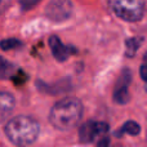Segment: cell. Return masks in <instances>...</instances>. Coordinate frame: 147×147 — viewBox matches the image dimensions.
Listing matches in <instances>:
<instances>
[{
	"label": "cell",
	"instance_id": "obj_1",
	"mask_svg": "<svg viewBox=\"0 0 147 147\" xmlns=\"http://www.w3.org/2000/svg\"><path fill=\"white\" fill-rule=\"evenodd\" d=\"M83 116V103L78 98L58 101L49 112V121L58 130H70L78 125Z\"/></svg>",
	"mask_w": 147,
	"mask_h": 147
},
{
	"label": "cell",
	"instance_id": "obj_2",
	"mask_svg": "<svg viewBox=\"0 0 147 147\" xmlns=\"http://www.w3.org/2000/svg\"><path fill=\"white\" fill-rule=\"evenodd\" d=\"M40 133V125L30 116L20 115L10 119L5 125L8 140L16 146L25 147L36 141Z\"/></svg>",
	"mask_w": 147,
	"mask_h": 147
},
{
	"label": "cell",
	"instance_id": "obj_3",
	"mask_svg": "<svg viewBox=\"0 0 147 147\" xmlns=\"http://www.w3.org/2000/svg\"><path fill=\"white\" fill-rule=\"evenodd\" d=\"M114 14L127 22H137L145 14V0H107Z\"/></svg>",
	"mask_w": 147,
	"mask_h": 147
},
{
	"label": "cell",
	"instance_id": "obj_4",
	"mask_svg": "<svg viewBox=\"0 0 147 147\" xmlns=\"http://www.w3.org/2000/svg\"><path fill=\"white\" fill-rule=\"evenodd\" d=\"M74 5L71 0H51L45 8V16L53 22H63L71 17Z\"/></svg>",
	"mask_w": 147,
	"mask_h": 147
},
{
	"label": "cell",
	"instance_id": "obj_5",
	"mask_svg": "<svg viewBox=\"0 0 147 147\" xmlns=\"http://www.w3.org/2000/svg\"><path fill=\"white\" fill-rule=\"evenodd\" d=\"M107 130H109V125L106 123L89 120L85 124L81 125L79 137H80V141L83 143H92L98 137H102V136L106 134Z\"/></svg>",
	"mask_w": 147,
	"mask_h": 147
},
{
	"label": "cell",
	"instance_id": "obj_6",
	"mask_svg": "<svg viewBox=\"0 0 147 147\" xmlns=\"http://www.w3.org/2000/svg\"><path fill=\"white\" fill-rule=\"evenodd\" d=\"M130 71L128 69H125L123 71L121 76L119 79V83H117L116 88L114 92V101L119 105H125L129 99V90H128V86L130 83Z\"/></svg>",
	"mask_w": 147,
	"mask_h": 147
},
{
	"label": "cell",
	"instance_id": "obj_7",
	"mask_svg": "<svg viewBox=\"0 0 147 147\" xmlns=\"http://www.w3.org/2000/svg\"><path fill=\"white\" fill-rule=\"evenodd\" d=\"M14 97L8 92H0V124L12 115L14 110Z\"/></svg>",
	"mask_w": 147,
	"mask_h": 147
},
{
	"label": "cell",
	"instance_id": "obj_8",
	"mask_svg": "<svg viewBox=\"0 0 147 147\" xmlns=\"http://www.w3.org/2000/svg\"><path fill=\"white\" fill-rule=\"evenodd\" d=\"M49 45H51L53 56L56 57V59L59 62L66 61V59L69 58L70 53H71V51L61 43L58 36H52V38L49 39Z\"/></svg>",
	"mask_w": 147,
	"mask_h": 147
},
{
	"label": "cell",
	"instance_id": "obj_9",
	"mask_svg": "<svg viewBox=\"0 0 147 147\" xmlns=\"http://www.w3.org/2000/svg\"><path fill=\"white\" fill-rule=\"evenodd\" d=\"M141 132V127L137 124L136 121H127L124 125L121 127V129L119 130L117 136H121V134H130V136H138Z\"/></svg>",
	"mask_w": 147,
	"mask_h": 147
},
{
	"label": "cell",
	"instance_id": "obj_10",
	"mask_svg": "<svg viewBox=\"0 0 147 147\" xmlns=\"http://www.w3.org/2000/svg\"><path fill=\"white\" fill-rule=\"evenodd\" d=\"M14 66L10 62H8L5 58L0 57V79H7L12 76L13 71H14Z\"/></svg>",
	"mask_w": 147,
	"mask_h": 147
},
{
	"label": "cell",
	"instance_id": "obj_11",
	"mask_svg": "<svg viewBox=\"0 0 147 147\" xmlns=\"http://www.w3.org/2000/svg\"><path fill=\"white\" fill-rule=\"evenodd\" d=\"M143 43V40L142 39H140V38H132V39H129V40L125 43V45H127V54L129 57H133L136 54V52L138 51V48L141 47V44Z\"/></svg>",
	"mask_w": 147,
	"mask_h": 147
},
{
	"label": "cell",
	"instance_id": "obj_12",
	"mask_svg": "<svg viewBox=\"0 0 147 147\" xmlns=\"http://www.w3.org/2000/svg\"><path fill=\"white\" fill-rule=\"evenodd\" d=\"M22 47V43H21L18 39H4V40L0 41V48L3 51H12V49H17Z\"/></svg>",
	"mask_w": 147,
	"mask_h": 147
},
{
	"label": "cell",
	"instance_id": "obj_13",
	"mask_svg": "<svg viewBox=\"0 0 147 147\" xmlns=\"http://www.w3.org/2000/svg\"><path fill=\"white\" fill-rule=\"evenodd\" d=\"M41 0H20V5L23 10H28L36 4H39Z\"/></svg>",
	"mask_w": 147,
	"mask_h": 147
},
{
	"label": "cell",
	"instance_id": "obj_14",
	"mask_svg": "<svg viewBox=\"0 0 147 147\" xmlns=\"http://www.w3.org/2000/svg\"><path fill=\"white\" fill-rule=\"evenodd\" d=\"M10 5V0H0V16H3Z\"/></svg>",
	"mask_w": 147,
	"mask_h": 147
},
{
	"label": "cell",
	"instance_id": "obj_15",
	"mask_svg": "<svg viewBox=\"0 0 147 147\" xmlns=\"http://www.w3.org/2000/svg\"><path fill=\"white\" fill-rule=\"evenodd\" d=\"M145 63H142V66H141V78H142V80L145 81L146 80V76H145Z\"/></svg>",
	"mask_w": 147,
	"mask_h": 147
}]
</instances>
